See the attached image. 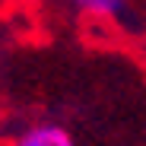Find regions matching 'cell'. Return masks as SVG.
Returning a JSON list of instances; mask_svg holds the SVG:
<instances>
[{
	"label": "cell",
	"instance_id": "obj_3",
	"mask_svg": "<svg viewBox=\"0 0 146 146\" xmlns=\"http://www.w3.org/2000/svg\"><path fill=\"white\" fill-rule=\"evenodd\" d=\"M80 3H83V0H80Z\"/></svg>",
	"mask_w": 146,
	"mask_h": 146
},
{
	"label": "cell",
	"instance_id": "obj_1",
	"mask_svg": "<svg viewBox=\"0 0 146 146\" xmlns=\"http://www.w3.org/2000/svg\"><path fill=\"white\" fill-rule=\"evenodd\" d=\"M7 146H76L73 137L60 127V124H48V121H38V124H26L19 127Z\"/></svg>",
	"mask_w": 146,
	"mask_h": 146
},
{
	"label": "cell",
	"instance_id": "obj_2",
	"mask_svg": "<svg viewBox=\"0 0 146 146\" xmlns=\"http://www.w3.org/2000/svg\"><path fill=\"white\" fill-rule=\"evenodd\" d=\"M83 10L99 19H121L127 13V0H83Z\"/></svg>",
	"mask_w": 146,
	"mask_h": 146
}]
</instances>
